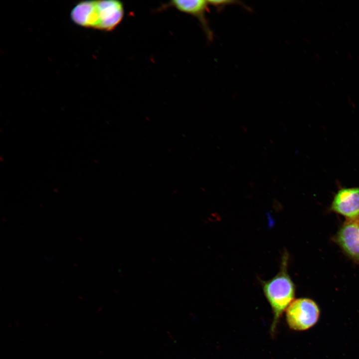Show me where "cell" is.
<instances>
[{
  "instance_id": "6",
  "label": "cell",
  "mask_w": 359,
  "mask_h": 359,
  "mask_svg": "<svg viewBox=\"0 0 359 359\" xmlns=\"http://www.w3.org/2000/svg\"><path fill=\"white\" fill-rule=\"evenodd\" d=\"M172 2V4L180 11L189 13L198 17L201 20L204 27L205 30L207 34L208 38L210 39L212 38V32L207 26V24L204 17L205 13L207 10L208 5H209L207 0H173Z\"/></svg>"
},
{
  "instance_id": "4",
  "label": "cell",
  "mask_w": 359,
  "mask_h": 359,
  "mask_svg": "<svg viewBox=\"0 0 359 359\" xmlns=\"http://www.w3.org/2000/svg\"><path fill=\"white\" fill-rule=\"evenodd\" d=\"M331 208L348 218L359 216V187L339 189L334 197Z\"/></svg>"
},
{
  "instance_id": "3",
  "label": "cell",
  "mask_w": 359,
  "mask_h": 359,
  "mask_svg": "<svg viewBox=\"0 0 359 359\" xmlns=\"http://www.w3.org/2000/svg\"><path fill=\"white\" fill-rule=\"evenodd\" d=\"M320 311L316 303L308 298L293 300L286 310L289 327L296 331H304L317 322Z\"/></svg>"
},
{
  "instance_id": "1",
  "label": "cell",
  "mask_w": 359,
  "mask_h": 359,
  "mask_svg": "<svg viewBox=\"0 0 359 359\" xmlns=\"http://www.w3.org/2000/svg\"><path fill=\"white\" fill-rule=\"evenodd\" d=\"M123 15L122 3L115 0L81 1L72 11L73 20L76 24L106 31L115 28Z\"/></svg>"
},
{
  "instance_id": "5",
  "label": "cell",
  "mask_w": 359,
  "mask_h": 359,
  "mask_svg": "<svg viewBox=\"0 0 359 359\" xmlns=\"http://www.w3.org/2000/svg\"><path fill=\"white\" fill-rule=\"evenodd\" d=\"M337 239L349 255L359 260V216L348 218L340 229Z\"/></svg>"
},
{
  "instance_id": "7",
  "label": "cell",
  "mask_w": 359,
  "mask_h": 359,
  "mask_svg": "<svg viewBox=\"0 0 359 359\" xmlns=\"http://www.w3.org/2000/svg\"><path fill=\"white\" fill-rule=\"evenodd\" d=\"M209 5H212L216 6L219 9L222 8L225 6L232 4H239L242 5V3H240V1L233 0H207Z\"/></svg>"
},
{
  "instance_id": "2",
  "label": "cell",
  "mask_w": 359,
  "mask_h": 359,
  "mask_svg": "<svg viewBox=\"0 0 359 359\" xmlns=\"http://www.w3.org/2000/svg\"><path fill=\"white\" fill-rule=\"evenodd\" d=\"M287 256H284L280 271L271 279L264 282L263 292L273 313L271 332H274L279 319L293 301L295 295L294 284L287 272Z\"/></svg>"
}]
</instances>
